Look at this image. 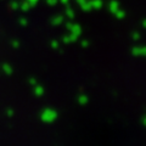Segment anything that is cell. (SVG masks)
Segmentation results:
<instances>
[{
    "label": "cell",
    "instance_id": "obj_18",
    "mask_svg": "<svg viewBox=\"0 0 146 146\" xmlns=\"http://www.w3.org/2000/svg\"><path fill=\"white\" fill-rule=\"evenodd\" d=\"M6 116L7 117H12L13 116V111H12V110H7V111H6Z\"/></svg>",
    "mask_w": 146,
    "mask_h": 146
},
{
    "label": "cell",
    "instance_id": "obj_19",
    "mask_svg": "<svg viewBox=\"0 0 146 146\" xmlns=\"http://www.w3.org/2000/svg\"><path fill=\"white\" fill-rule=\"evenodd\" d=\"M27 1H28V3L31 4V5H32V6H34V5H35V4H36V3H38V1H39V0H27Z\"/></svg>",
    "mask_w": 146,
    "mask_h": 146
},
{
    "label": "cell",
    "instance_id": "obj_16",
    "mask_svg": "<svg viewBox=\"0 0 146 146\" xmlns=\"http://www.w3.org/2000/svg\"><path fill=\"white\" fill-rule=\"evenodd\" d=\"M12 46H13V49H18V48H20V42L13 40V42H12Z\"/></svg>",
    "mask_w": 146,
    "mask_h": 146
},
{
    "label": "cell",
    "instance_id": "obj_17",
    "mask_svg": "<svg viewBox=\"0 0 146 146\" xmlns=\"http://www.w3.org/2000/svg\"><path fill=\"white\" fill-rule=\"evenodd\" d=\"M20 23L22 25V26H27V23H28V21H27V18H21V20H20Z\"/></svg>",
    "mask_w": 146,
    "mask_h": 146
},
{
    "label": "cell",
    "instance_id": "obj_1",
    "mask_svg": "<svg viewBox=\"0 0 146 146\" xmlns=\"http://www.w3.org/2000/svg\"><path fill=\"white\" fill-rule=\"evenodd\" d=\"M57 112L55 111L54 108H45L40 113V119H42L44 123H52L54 121L57 119Z\"/></svg>",
    "mask_w": 146,
    "mask_h": 146
},
{
    "label": "cell",
    "instance_id": "obj_9",
    "mask_svg": "<svg viewBox=\"0 0 146 146\" xmlns=\"http://www.w3.org/2000/svg\"><path fill=\"white\" fill-rule=\"evenodd\" d=\"M77 100H78V104H79V105H82V106H84V105H86V104L89 102L88 96H86V95H83V94L79 95L78 99H77Z\"/></svg>",
    "mask_w": 146,
    "mask_h": 146
},
{
    "label": "cell",
    "instance_id": "obj_11",
    "mask_svg": "<svg viewBox=\"0 0 146 146\" xmlns=\"http://www.w3.org/2000/svg\"><path fill=\"white\" fill-rule=\"evenodd\" d=\"M110 10H111L112 12H116L118 10V4L116 1H111L110 3Z\"/></svg>",
    "mask_w": 146,
    "mask_h": 146
},
{
    "label": "cell",
    "instance_id": "obj_10",
    "mask_svg": "<svg viewBox=\"0 0 146 146\" xmlns=\"http://www.w3.org/2000/svg\"><path fill=\"white\" fill-rule=\"evenodd\" d=\"M65 15H66V17H68V20H73V18H74V11H73L72 7H67L65 11Z\"/></svg>",
    "mask_w": 146,
    "mask_h": 146
},
{
    "label": "cell",
    "instance_id": "obj_21",
    "mask_svg": "<svg viewBox=\"0 0 146 146\" xmlns=\"http://www.w3.org/2000/svg\"><path fill=\"white\" fill-rule=\"evenodd\" d=\"M82 45H83V48H86V46L89 45V43H88V42H85V40H84V42H82Z\"/></svg>",
    "mask_w": 146,
    "mask_h": 146
},
{
    "label": "cell",
    "instance_id": "obj_15",
    "mask_svg": "<svg viewBox=\"0 0 146 146\" xmlns=\"http://www.w3.org/2000/svg\"><path fill=\"white\" fill-rule=\"evenodd\" d=\"M28 83H29L32 86H34V85H36V84H38V83H36V80H35V78H29Z\"/></svg>",
    "mask_w": 146,
    "mask_h": 146
},
{
    "label": "cell",
    "instance_id": "obj_12",
    "mask_svg": "<svg viewBox=\"0 0 146 146\" xmlns=\"http://www.w3.org/2000/svg\"><path fill=\"white\" fill-rule=\"evenodd\" d=\"M10 6H11L12 10H20V3L18 1H12L10 4Z\"/></svg>",
    "mask_w": 146,
    "mask_h": 146
},
{
    "label": "cell",
    "instance_id": "obj_7",
    "mask_svg": "<svg viewBox=\"0 0 146 146\" xmlns=\"http://www.w3.org/2000/svg\"><path fill=\"white\" fill-rule=\"evenodd\" d=\"M63 21H65V17L63 16H55L52 20H51V25L52 26H58V25H61V23H63Z\"/></svg>",
    "mask_w": 146,
    "mask_h": 146
},
{
    "label": "cell",
    "instance_id": "obj_8",
    "mask_svg": "<svg viewBox=\"0 0 146 146\" xmlns=\"http://www.w3.org/2000/svg\"><path fill=\"white\" fill-rule=\"evenodd\" d=\"M1 71L5 73V74H7V76H10L11 73H12V67L9 65V63H4V65L1 66Z\"/></svg>",
    "mask_w": 146,
    "mask_h": 146
},
{
    "label": "cell",
    "instance_id": "obj_6",
    "mask_svg": "<svg viewBox=\"0 0 146 146\" xmlns=\"http://www.w3.org/2000/svg\"><path fill=\"white\" fill-rule=\"evenodd\" d=\"M79 5H80V9L83 11H91V10H93V7H91V4H90V0H85V1L80 3Z\"/></svg>",
    "mask_w": 146,
    "mask_h": 146
},
{
    "label": "cell",
    "instance_id": "obj_13",
    "mask_svg": "<svg viewBox=\"0 0 146 146\" xmlns=\"http://www.w3.org/2000/svg\"><path fill=\"white\" fill-rule=\"evenodd\" d=\"M51 48L54 50L60 49V43H58V40H52V42H51Z\"/></svg>",
    "mask_w": 146,
    "mask_h": 146
},
{
    "label": "cell",
    "instance_id": "obj_4",
    "mask_svg": "<svg viewBox=\"0 0 146 146\" xmlns=\"http://www.w3.org/2000/svg\"><path fill=\"white\" fill-rule=\"evenodd\" d=\"M90 4H91L93 10H100V9L102 7V5H104L102 0H90Z\"/></svg>",
    "mask_w": 146,
    "mask_h": 146
},
{
    "label": "cell",
    "instance_id": "obj_20",
    "mask_svg": "<svg viewBox=\"0 0 146 146\" xmlns=\"http://www.w3.org/2000/svg\"><path fill=\"white\" fill-rule=\"evenodd\" d=\"M58 3H61V4H65V5H67V4L70 3V0H58Z\"/></svg>",
    "mask_w": 146,
    "mask_h": 146
},
{
    "label": "cell",
    "instance_id": "obj_22",
    "mask_svg": "<svg viewBox=\"0 0 146 146\" xmlns=\"http://www.w3.org/2000/svg\"><path fill=\"white\" fill-rule=\"evenodd\" d=\"M77 1H78V3L80 4V3H83V1H85V0H77Z\"/></svg>",
    "mask_w": 146,
    "mask_h": 146
},
{
    "label": "cell",
    "instance_id": "obj_2",
    "mask_svg": "<svg viewBox=\"0 0 146 146\" xmlns=\"http://www.w3.org/2000/svg\"><path fill=\"white\" fill-rule=\"evenodd\" d=\"M67 29L70 33L76 34V35H80L82 34V27L77 23H73V22H68L67 23Z\"/></svg>",
    "mask_w": 146,
    "mask_h": 146
},
{
    "label": "cell",
    "instance_id": "obj_14",
    "mask_svg": "<svg viewBox=\"0 0 146 146\" xmlns=\"http://www.w3.org/2000/svg\"><path fill=\"white\" fill-rule=\"evenodd\" d=\"M58 3V0H46V4L48 5H56V4Z\"/></svg>",
    "mask_w": 146,
    "mask_h": 146
},
{
    "label": "cell",
    "instance_id": "obj_5",
    "mask_svg": "<svg viewBox=\"0 0 146 146\" xmlns=\"http://www.w3.org/2000/svg\"><path fill=\"white\" fill-rule=\"evenodd\" d=\"M32 7H33V6H32L31 4H29L28 1H27V0H23L22 3H20V10H21V11H23V12L29 11Z\"/></svg>",
    "mask_w": 146,
    "mask_h": 146
},
{
    "label": "cell",
    "instance_id": "obj_3",
    "mask_svg": "<svg viewBox=\"0 0 146 146\" xmlns=\"http://www.w3.org/2000/svg\"><path fill=\"white\" fill-rule=\"evenodd\" d=\"M33 93H34V95L36 98H42L43 95H44V88L42 85H39V84H36V85H34L33 86Z\"/></svg>",
    "mask_w": 146,
    "mask_h": 146
}]
</instances>
